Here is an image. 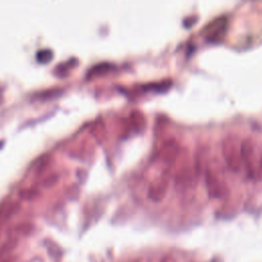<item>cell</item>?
<instances>
[{
  "mask_svg": "<svg viewBox=\"0 0 262 262\" xmlns=\"http://www.w3.org/2000/svg\"><path fill=\"white\" fill-rule=\"evenodd\" d=\"M222 154L228 168L234 172H238L241 169L243 163L241 156V148L238 147L237 142L234 139L227 138L223 141Z\"/></svg>",
  "mask_w": 262,
  "mask_h": 262,
  "instance_id": "6da1fadb",
  "label": "cell"
},
{
  "mask_svg": "<svg viewBox=\"0 0 262 262\" xmlns=\"http://www.w3.org/2000/svg\"><path fill=\"white\" fill-rule=\"evenodd\" d=\"M226 28H227V19L224 17H221L214 20L210 24H208V26L204 31V34L208 40L216 41L223 37V35L226 32Z\"/></svg>",
  "mask_w": 262,
  "mask_h": 262,
  "instance_id": "7a4b0ae2",
  "label": "cell"
},
{
  "mask_svg": "<svg viewBox=\"0 0 262 262\" xmlns=\"http://www.w3.org/2000/svg\"><path fill=\"white\" fill-rule=\"evenodd\" d=\"M206 183L208 187V192L214 198H219L224 192V184L220 180V178L212 171H208L206 173Z\"/></svg>",
  "mask_w": 262,
  "mask_h": 262,
  "instance_id": "3957f363",
  "label": "cell"
},
{
  "mask_svg": "<svg viewBox=\"0 0 262 262\" xmlns=\"http://www.w3.org/2000/svg\"><path fill=\"white\" fill-rule=\"evenodd\" d=\"M161 262H176V260L172 256H165Z\"/></svg>",
  "mask_w": 262,
  "mask_h": 262,
  "instance_id": "277c9868",
  "label": "cell"
},
{
  "mask_svg": "<svg viewBox=\"0 0 262 262\" xmlns=\"http://www.w3.org/2000/svg\"><path fill=\"white\" fill-rule=\"evenodd\" d=\"M261 163H262V162H261Z\"/></svg>",
  "mask_w": 262,
  "mask_h": 262,
  "instance_id": "5b68a950",
  "label": "cell"
},
{
  "mask_svg": "<svg viewBox=\"0 0 262 262\" xmlns=\"http://www.w3.org/2000/svg\"><path fill=\"white\" fill-rule=\"evenodd\" d=\"M137 262H138V261H137Z\"/></svg>",
  "mask_w": 262,
  "mask_h": 262,
  "instance_id": "8992f818",
  "label": "cell"
}]
</instances>
